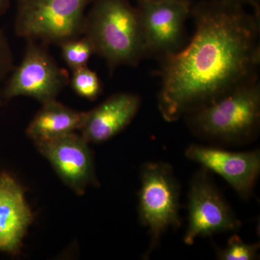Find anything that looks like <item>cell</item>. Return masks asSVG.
I'll use <instances>...</instances> for the list:
<instances>
[{
    "instance_id": "cell-1",
    "label": "cell",
    "mask_w": 260,
    "mask_h": 260,
    "mask_svg": "<svg viewBox=\"0 0 260 260\" xmlns=\"http://www.w3.org/2000/svg\"><path fill=\"white\" fill-rule=\"evenodd\" d=\"M191 15L190 43L160 59L158 107L168 121L259 79V18L230 0L199 2Z\"/></svg>"
},
{
    "instance_id": "cell-2",
    "label": "cell",
    "mask_w": 260,
    "mask_h": 260,
    "mask_svg": "<svg viewBox=\"0 0 260 260\" xmlns=\"http://www.w3.org/2000/svg\"><path fill=\"white\" fill-rule=\"evenodd\" d=\"M83 36L111 72L121 65L138 66L146 57L138 11L129 0H94Z\"/></svg>"
},
{
    "instance_id": "cell-3",
    "label": "cell",
    "mask_w": 260,
    "mask_h": 260,
    "mask_svg": "<svg viewBox=\"0 0 260 260\" xmlns=\"http://www.w3.org/2000/svg\"><path fill=\"white\" fill-rule=\"evenodd\" d=\"M195 133L228 143L251 139L260 121L259 79L185 115Z\"/></svg>"
},
{
    "instance_id": "cell-4",
    "label": "cell",
    "mask_w": 260,
    "mask_h": 260,
    "mask_svg": "<svg viewBox=\"0 0 260 260\" xmlns=\"http://www.w3.org/2000/svg\"><path fill=\"white\" fill-rule=\"evenodd\" d=\"M94 0H17L15 32L44 45L82 37L87 8Z\"/></svg>"
},
{
    "instance_id": "cell-5",
    "label": "cell",
    "mask_w": 260,
    "mask_h": 260,
    "mask_svg": "<svg viewBox=\"0 0 260 260\" xmlns=\"http://www.w3.org/2000/svg\"><path fill=\"white\" fill-rule=\"evenodd\" d=\"M140 179L139 218L150 237L147 257L168 229L181 225L180 186L171 166L164 162H147L142 167Z\"/></svg>"
},
{
    "instance_id": "cell-6",
    "label": "cell",
    "mask_w": 260,
    "mask_h": 260,
    "mask_svg": "<svg viewBox=\"0 0 260 260\" xmlns=\"http://www.w3.org/2000/svg\"><path fill=\"white\" fill-rule=\"evenodd\" d=\"M44 44L27 40L23 60L13 69L3 89L5 102L28 96L41 104L56 100L70 83L69 73L59 67Z\"/></svg>"
},
{
    "instance_id": "cell-7",
    "label": "cell",
    "mask_w": 260,
    "mask_h": 260,
    "mask_svg": "<svg viewBox=\"0 0 260 260\" xmlns=\"http://www.w3.org/2000/svg\"><path fill=\"white\" fill-rule=\"evenodd\" d=\"M191 6L190 0L138 2L146 57L161 59L180 50Z\"/></svg>"
},
{
    "instance_id": "cell-8",
    "label": "cell",
    "mask_w": 260,
    "mask_h": 260,
    "mask_svg": "<svg viewBox=\"0 0 260 260\" xmlns=\"http://www.w3.org/2000/svg\"><path fill=\"white\" fill-rule=\"evenodd\" d=\"M187 210L188 225L184 237L187 245L194 244L197 238L235 232L242 225L205 169L191 181Z\"/></svg>"
},
{
    "instance_id": "cell-9",
    "label": "cell",
    "mask_w": 260,
    "mask_h": 260,
    "mask_svg": "<svg viewBox=\"0 0 260 260\" xmlns=\"http://www.w3.org/2000/svg\"><path fill=\"white\" fill-rule=\"evenodd\" d=\"M35 145L75 194H83L89 186L97 182L93 154L81 135L70 133Z\"/></svg>"
},
{
    "instance_id": "cell-10",
    "label": "cell",
    "mask_w": 260,
    "mask_h": 260,
    "mask_svg": "<svg viewBox=\"0 0 260 260\" xmlns=\"http://www.w3.org/2000/svg\"><path fill=\"white\" fill-rule=\"evenodd\" d=\"M189 160L223 178L244 199L252 194L260 172L257 150L237 153L213 147L191 145L185 152Z\"/></svg>"
},
{
    "instance_id": "cell-11",
    "label": "cell",
    "mask_w": 260,
    "mask_h": 260,
    "mask_svg": "<svg viewBox=\"0 0 260 260\" xmlns=\"http://www.w3.org/2000/svg\"><path fill=\"white\" fill-rule=\"evenodd\" d=\"M32 214L23 187L9 173L0 174V253L17 254Z\"/></svg>"
},
{
    "instance_id": "cell-12",
    "label": "cell",
    "mask_w": 260,
    "mask_h": 260,
    "mask_svg": "<svg viewBox=\"0 0 260 260\" xmlns=\"http://www.w3.org/2000/svg\"><path fill=\"white\" fill-rule=\"evenodd\" d=\"M139 95L119 93L111 95L95 109L87 112L81 132L88 143H102L111 139L129 125L138 112Z\"/></svg>"
},
{
    "instance_id": "cell-13",
    "label": "cell",
    "mask_w": 260,
    "mask_h": 260,
    "mask_svg": "<svg viewBox=\"0 0 260 260\" xmlns=\"http://www.w3.org/2000/svg\"><path fill=\"white\" fill-rule=\"evenodd\" d=\"M87 112H79L53 100L42 104V109L27 126V136L34 143L47 141L81 130Z\"/></svg>"
},
{
    "instance_id": "cell-14",
    "label": "cell",
    "mask_w": 260,
    "mask_h": 260,
    "mask_svg": "<svg viewBox=\"0 0 260 260\" xmlns=\"http://www.w3.org/2000/svg\"><path fill=\"white\" fill-rule=\"evenodd\" d=\"M61 56L72 71L88 66L90 57L95 54L93 44L85 36L60 44Z\"/></svg>"
},
{
    "instance_id": "cell-15",
    "label": "cell",
    "mask_w": 260,
    "mask_h": 260,
    "mask_svg": "<svg viewBox=\"0 0 260 260\" xmlns=\"http://www.w3.org/2000/svg\"><path fill=\"white\" fill-rule=\"evenodd\" d=\"M70 83L75 93L89 101L95 100L102 93V82L88 66L73 71Z\"/></svg>"
},
{
    "instance_id": "cell-16",
    "label": "cell",
    "mask_w": 260,
    "mask_h": 260,
    "mask_svg": "<svg viewBox=\"0 0 260 260\" xmlns=\"http://www.w3.org/2000/svg\"><path fill=\"white\" fill-rule=\"evenodd\" d=\"M259 244H247L237 235L232 236L226 246L218 251V259L223 260H252L256 259Z\"/></svg>"
},
{
    "instance_id": "cell-17",
    "label": "cell",
    "mask_w": 260,
    "mask_h": 260,
    "mask_svg": "<svg viewBox=\"0 0 260 260\" xmlns=\"http://www.w3.org/2000/svg\"><path fill=\"white\" fill-rule=\"evenodd\" d=\"M14 68L13 51L5 32L0 30V109L6 104L3 97V89Z\"/></svg>"
},
{
    "instance_id": "cell-18",
    "label": "cell",
    "mask_w": 260,
    "mask_h": 260,
    "mask_svg": "<svg viewBox=\"0 0 260 260\" xmlns=\"http://www.w3.org/2000/svg\"><path fill=\"white\" fill-rule=\"evenodd\" d=\"M230 1L234 2V3H238L243 5H248L249 6L252 7L254 10V14L256 17L259 18L260 16V3L259 0H230Z\"/></svg>"
},
{
    "instance_id": "cell-19",
    "label": "cell",
    "mask_w": 260,
    "mask_h": 260,
    "mask_svg": "<svg viewBox=\"0 0 260 260\" xmlns=\"http://www.w3.org/2000/svg\"><path fill=\"white\" fill-rule=\"evenodd\" d=\"M10 2L11 0H0V17L3 16L8 10Z\"/></svg>"
},
{
    "instance_id": "cell-20",
    "label": "cell",
    "mask_w": 260,
    "mask_h": 260,
    "mask_svg": "<svg viewBox=\"0 0 260 260\" xmlns=\"http://www.w3.org/2000/svg\"><path fill=\"white\" fill-rule=\"evenodd\" d=\"M138 1L158 2V1H164V0H138Z\"/></svg>"
}]
</instances>
